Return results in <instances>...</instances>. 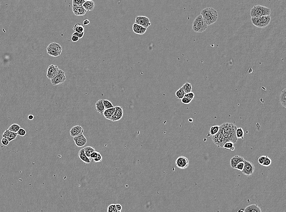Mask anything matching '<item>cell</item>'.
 <instances>
[{
  "mask_svg": "<svg viewBox=\"0 0 286 212\" xmlns=\"http://www.w3.org/2000/svg\"><path fill=\"white\" fill-rule=\"evenodd\" d=\"M237 127L234 124L224 123L220 126V130L226 139L227 142L236 143L238 139L236 137V131Z\"/></svg>",
  "mask_w": 286,
  "mask_h": 212,
  "instance_id": "cell-1",
  "label": "cell"
},
{
  "mask_svg": "<svg viewBox=\"0 0 286 212\" xmlns=\"http://www.w3.org/2000/svg\"><path fill=\"white\" fill-rule=\"evenodd\" d=\"M201 15L208 26L215 23L218 18V12L212 7H207L202 10Z\"/></svg>",
  "mask_w": 286,
  "mask_h": 212,
  "instance_id": "cell-2",
  "label": "cell"
},
{
  "mask_svg": "<svg viewBox=\"0 0 286 212\" xmlns=\"http://www.w3.org/2000/svg\"><path fill=\"white\" fill-rule=\"evenodd\" d=\"M271 12L270 8L260 5L254 6L250 10V15L252 17H259L269 16Z\"/></svg>",
  "mask_w": 286,
  "mask_h": 212,
  "instance_id": "cell-3",
  "label": "cell"
},
{
  "mask_svg": "<svg viewBox=\"0 0 286 212\" xmlns=\"http://www.w3.org/2000/svg\"><path fill=\"white\" fill-rule=\"evenodd\" d=\"M208 26L201 14L198 15L193 22V29L197 33H202L205 31Z\"/></svg>",
  "mask_w": 286,
  "mask_h": 212,
  "instance_id": "cell-4",
  "label": "cell"
},
{
  "mask_svg": "<svg viewBox=\"0 0 286 212\" xmlns=\"http://www.w3.org/2000/svg\"><path fill=\"white\" fill-rule=\"evenodd\" d=\"M46 51L47 53L50 56L58 57L62 52V48L59 44L53 42L49 44L46 48Z\"/></svg>",
  "mask_w": 286,
  "mask_h": 212,
  "instance_id": "cell-5",
  "label": "cell"
},
{
  "mask_svg": "<svg viewBox=\"0 0 286 212\" xmlns=\"http://www.w3.org/2000/svg\"><path fill=\"white\" fill-rule=\"evenodd\" d=\"M212 139L214 145L219 148L223 147L224 144L227 142L226 139L220 130L216 135L212 136Z\"/></svg>",
  "mask_w": 286,
  "mask_h": 212,
  "instance_id": "cell-6",
  "label": "cell"
},
{
  "mask_svg": "<svg viewBox=\"0 0 286 212\" xmlns=\"http://www.w3.org/2000/svg\"><path fill=\"white\" fill-rule=\"evenodd\" d=\"M66 79L64 71L59 69L58 75L51 80V83L53 85H59L64 83Z\"/></svg>",
  "mask_w": 286,
  "mask_h": 212,
  "instance_id": "cell-7",
  "label": "cell"
},
{
  "mask_svg": "<svg viewBox=\"0 0 286 212\" xmlns=\"http://www.w3.org/2000/svg\"><path fill=\"white\" fill-rule=\"evenodd\" d=\"M189 164V159L184 156H180L175 161V165L180 169H185L188 168Z\"/></svg>",
  "mask_w": 286,
  "mask_h": 212,
  "instance_id": "cell-8",
  "label": "cell"
},
{
  "mask_svg": "<svg viewBox=\"0 0 286 212\" xmlns=\"http://www.w3.org/2000/svg\"><path fill=\"white\" fill-rule=\"evenodd\" d=\"M255 170L254 165L250 161L245 160L244 166L241 172L244 175L250 176L252 175Z\"/></svg>",
  "mask_w": 286,
  "mask_h": 212,
  "instance_id": "cell-9",
  "label": "cell"
},
{
  "mask_svg": "<svg viewBox=\"0 0 286 212\" xmlns=\"http://www.w3.org/2000/svg\"><path fill=\"white\" fill-rule=\"evenodd\" d=\"M135 23L147 29L151 24L149 18L145 16H136Z\"/></svg>",
  "mask_w": 286,
  "mask_h": 212,
  "instance_id": "cell-10",
  "label": "cell"
},
{
  "mask_svg": "<svg viewBox=\"0 0 286 212\" xmlns=\"http://www.w3.org/2000/svg\"><path fill=\"white\" fill-rule=\"evenodd\" d=\"M59 70V69L57 65H50L47 69L46 76L49 79L51 80L58 75Z\"/></svg>",
  "mask_w": 286,
  "mask_h": 212,
  "instance_id": "cell-11",
  "label": "cell"
},
{
  "mask_svg": "<svg viewBox=\"0 0 286 212\" xmlns=\"http://www.w3.org/2000/svg\"><path fill=\"white\" fill-rule=\"evenodd\" d=\"M115 108L116 109H115V112L110 119V120L112 121L113 122L119 120L122 118L123 115V109L122 107L116 106L115 107Z\"/></svg>",
  "mask_w": 286,
  "mask_h": 212,
  "instance_id": "cell-12",
  "label": "cell"
},
{
  "mask_svg": "<svg viewBox=\"0 0 286 212\" xmlns=\"http://www.w3.org/2000/svg\"><path fill=\"white\" fill-rule=\"evenodd\" d=\"M83 129L80 125L74 126L70 130V133L71 136L74 138L83 134Z\"/></svg>",
  "mask_w": 286,
  "mask_h": 212,
  "instance_id": "cell-13",
  "label": "cell"
},
{
  "mask_svg": "<svg viewBox=\"0 0 286 212\" xmlns=\"http://www.w3.org/2000/svg\"><path fill=\"white\" fill-rule=\"evenodd\" d=\"M73 140L76 145L79 147L84 146L87 142V139L83 134L73 138Z\"/></svg>",
  "mask_w": 286,
  "mask_h": 212,
  "instance_id": "cell-14",
  "label": "cell"
},
{
  "mask_svg": "<svg viewBox=\"0 0 286 212\" xmlns=\"http://www.w3.org/2000/svg\"><path fill=\"white\" fill-rule=\"evenodd\" d=\"M72 10L74 15L76 16H81L85 14L87 11L82 6L73 5Z\"/></svg>",
  "mask_w": 286,
  "mask_h": 212,
  "instance_id": "cell-15",
  "label": "cell"
},
{
  "mask_svg": "<svg viewBox=\"0 0 286 212\" xmlns=\"http://www.w3.org/2000/svg\"><path fill=\"white\" fill-rule=\"evenodd\" d=\"M251 21L253 25L259 28H265V24L262 17H252Z\"/></svg>",
  "mask_w": 286,
  "mask_h": 212,
  "instance_id": "cell-16",
  "label": "cell"
},
{
  "mask_svg": "<svg viewBox=\"0 0 286 212\" xmlns=\"http://www.w3.org/2000/svg\"><path fill=\"white\" fill-rule=\"evenodd\" d=\"M17 133H14L10 132L9 130H6L5 132L3 133L2 135L3 138L6 139L9 141V142H10L12 140H14L17 137Z\"/></svg>",
  "mask_w": 286,
  "mask_h": 212,
  "instance_id": "cell-17",
  "label": "cell"
},
{
  "mask_svg": "<svg viewBox=\"0 0 286 212\" xmlns=\"http://www.w3.org/2000/svg\"><path fill=\"white\" fill-rule=\"evenodd\" d=\"M245 160L241 156L235 155L232 157L230 160V164L232 168L235 169L236 165L241 161H244Z\"/></svg>",
  "mask_w": 286,
  "mask_h": 212,
  "instance_id": "cell-18",
  "label": "cell"
},
{
  "mask_svg": "<svg viewBox=\"0 0 286 212\" xmlns=\"http://www.w3.org/2000/svg\"><path fill=\"white\" fill-rule=\"evenodd\" d=\"M147 29L144 28L140 25L134 23L132 25V30L135 34L139 35H142L145 34Z\"/></svg>",
  "mask_w": 286,
  "mask_h": 212,
  "instance_id": "cell-19",
  "label": "cell"
},
{
  "mask_svg": "<svg viewBox=\"0 0 286 212\" xmlns=\"http://www.w3.org/2000/svg\"><path fill=\"white\" fill-rule=\"evenodd\" d=\"M95 3L93 1H85L82 6L86 11H92L94 8Z\"/></svg>",
  "mask_w": 286,
  "mask_h": 212,
  "instance_id": "cell-20",
  "label": "cell"
},
{
  "mask_svg": "<svg viewBox=\"0 0 286 212\" xmlns=\"http://www.w3.org/2000/svg\"><path fill=\"white\" fill-rule=\"evenodd\" d=\"M96 111H97L100 114L103 115V112L105 110L104 106L103 104V100H98L95 104Z\"/></svg>",
  "mask_w": 286,
  "mask_h": 212,
  "instance_id": "cell-21",
  "label": "cell"
},
{
  "mask_svg": "<svg viewBox=\"0 0 286 212\" xmlns=\"http://www.w3.org/2000/svg\"><path fill=\"white\" fill-rule=\"evenodd\" d=\"M246 212H261L259 207L256 204H252L248 205L244 209Z\"/></svg>",
  "mask_w": 286,
  "mask_h": 212,
  "instance_id": "cell-22",
  "label": "cell"
},
{
  "mask_svg": "<svg viewBox=\"0 0 286 212\" xmlns=\"http://www.w3.org/2000/svg\"><path fill=\"white\" fill-rule=\"evenodd\" d=\"M78 156L80 159L84 162L85 163L90 164L91 163L89 159L87 157L85 154L84 148H82L80 149L78 153Z\"/></svg>",
  "mask_w": 286,
  "mask_h": 212,
  "instance_id": "cell-23",
  "label": "cell"
},
{
  "mask_svg": "<svg viewBox=\"0 0 286 212\" xmlns=\"http://www.w3.org/2000/svg\"><path fill=\"white\" fill-rule=\"evenodd\" d=\"M115 109H116L115 107L109 109H105L104 110V112H103V115H104V116L106 119L110 120L111 117L113 116V114H114Z\"/></svg>",
  "mask_w": 286,
  "mask_h": 212,
  "instance_id": "cell-24",
  "label": "cell"
},
{
  "mask_svg": "<svg viewBox=\"0 0 286 212\" xmlns=\"http://www.w3.org/2000/svg\"><path fill=\"white\" fill-rule=\"evenodd\" d=\"M280 101L281 105L284 108H286V89L283 90L280 96Z\"/></svg>",
  "mask_w": 286,
  "mask_h": 212,
  "instance_id": "cell-25",
  "label": "cell"
},
{
  "mask_svg": "<svg viewBox=\"0 0 286 212\" xmlns=\"http://www.w3.org/2000/svg\"><path fill=\"white\" fill-rule=\"evenodd\" d=\"M73 30L74 32L78 33H81L84 32V27L81 23H78L75 24L73 28Z\"/></svg>",
  "mask_w": 286,
  "mask_h": 212,
  "instance_id": "cell-26",
  "label": "cell"
},
{
  "mask_svg": "<svg viewBox=\"0 0 286 212\" xmlns=\"http://www.w3.org/2000/svg\"><path fill=\"white\" fill-rule=\"evenodd\" d=\"M84 151L85 154L87 157L89 159L90 158V155L92 152L95 151L94 148L91 146H87L84 148Z\"/></svg>",
  "mask_w": 286,
  "mask_h": 212,
  "instance_id": "cell-27",
  "label": "cell"
},
{
  "mask_svg": "<svg viewBox=\"0 0 286 212\" xmlns=\"http://www.w3.org/2000/svg\"><path fill=\"white\" fill-rule=\"evenodd\" d=\"M181 88L183 90L185 94L191 92L192 90V86L191 84L187 82L182 86Z\"/></svg>",
  "mask_w": 286,
  "mask_h": 212,
  "instance_id": "cell-28",
  "label": "cell"
},
{
  "mask_svg": "<svg viewBox=\"0 0 286 212\" xmlns=\"http://www.w3.org/2000/svg\"><path fill=\"white\" fill-rule=\"evenodd\" d=\"M244 130L241 127L237 128L236 131V135L237 139H244Z\"/></svg>",
  "mask_w": 286,
  "mask_h": 212,
  "instance_id": "cell-29",
  "label": "cell"
},
{
  "mask_svg": "<svg viewBox=\"0 0 286 212\" xmlns=\"http://www.w3.org/2000/svg\"><path fill=\"white\" fill-rule=\"evenodd\" d=\"M219 130H220V126L215 125V126H212L211 127L209 130V133L211 136H214L217 133H218Z\"/></svg>",
  "mask_w": 286,
  "mask_h": 212,
  "instance_id": "cell-30",
  "label": "cell"
},
{
  "mask_svg": "<svg viewBox=\"0 0 286 212\" xmlns=\"http://www.w3.org/2000/svg\"><path fill=\"white\" fill-rule=\"evenodd\" d=\"M20 128V127L18 124H13L10 126L8 128V130H10L12 132L14 133H17L19 129Z\"/></svg>",
  "mask_w": 286,
  "mask_h": 212,
  "instance_id": "cell-31",
  "label": "cell"
},
{
  "mask_svg": "<svg viewBox=\"0 0 286 212\" xmlns=\"http://www.w3.org/2000/svg\"><path fill=\"white\" fill-rule=\"evenodd\" d=\"M176 97L179 99H182L185 95V93L181 87L175 93Z\"/></svg>",
  "mask_w": 286,
  "mask_h": 212,
  "instance_id": "cell-32",
  "label": "cell"
},
{
  "mask_svg": "<svg viewBox=\"0 0 286 212\" xmlns=\"http://www.w3.org/2000/svg\"><path fill=\"white\" fill-rule=\"evenodd\" d=\"M223 148L227 150H230L231 151H233L235 150V148L234 146V143L231 142H227L223 145Z\"/></svg>",
  "mask_w": 286,
  "mask_h": 212,
  "instance_id": "cell-33",
  "label": "cell"
},
{
  "mask_svg": "<svg viewBox=\"0 0 286 212\" xmlns=\"http://www.w3.org/2000/svg\"><path fill=\"white\" fill-rule=\"evenodd\" d=\"M103 104L105 109H109L111 108H113L114 107L112 103L110 101L107 100H103Z\"/></svg>",
  "mask_w": 286,
  "mask_h": 212,
  "instance_id": "cell-34",
  "label": "cell"
},
{
  "mask_svg": "<svg viewBox=\"0 0 286 212\" xmlns=\"http://www.w3.org/2000/svg\"><path fill=\"white\" fill-rule=\"evenodd\" d=\"M271 160L268 156H266V158L263 164V166L265 167H268L271 165Z\"/></svg>",
  "mask_w": 286,
  "mask_h": 212,
  "instance_id": "cell-35",
  "label": "cell"
},
{
  "mask_svg": "<svg viewBox=\"0 0 286 212\" xmlns=\"http://www.w3.org/2000/svg\"><path fill=\"white\" fill-rule=\"evenodd\" d=\"M85 1L84 0H73L72 1L73 5L82 6L83 4L85 2Z\"/></svg>",
  "mask_w": 286,
  "mask_h": 212,
  "instance_id": "cell-36",
  "label": "cell"
},
{
  "mask_svg": "<svg viewBox=\"0 0 286 212\" xmlns=\"http://www.w3.org/2000/svg\"><path fill=\"white\" fill-rule=\"evenodd\" d=\"M244 161L240 162L236 165L235 169H237L239 171H241L244 169Z\"/></svg>",
  "mask_w": 286,
  "mask_h": 212,
  "instance_id": "cell-37",
  "label": "cell"
},
{
  "mask_svg": "<svg viewBox=\"0 0 286 212\" xmlns=\"http://www.w3.org/2000/svg\"><path fill=\"white\" fill-rule=\"evenodd\" d=\"M98 154L99 152L95 151L94 152H92V154L90 155V158H89V160L90 161H93V160L95 158H96L98 156Z\"/></svg>",
  "mask_w": 286,
  "mask_h": 212,
  "instance_id": "cell-38",
  "label": "cell"
},
{
  "mask_svg": "<svg viewBox=\"0 0 286 212\" xmlns=\"http://www.w3.org/2000/svg\"><path fill=\"white\" fill-rule=\"evenodd\" d=\"M192 100H190V99L188 98L187 97H184L181 99V102L183 104H185V105H189V104H190L192 102Z\"/></svg>",
  "mask_w": 286,
  "mask_h": 212,
  "instance_id": "cell-39",
  "label": "cell"
},
{
  "mask_svg": "<svg viewBox=\"0 0 286 212\" xmlns=\"http://www.w3.org/2000/svg\"><path fill=\"white\" fill-rule=\"evenodd\" d=\"M26 133H27V132H26L25 130L21 128L19 129L17 133V135H19L20 136H22V137L25 136Z\"/></svg>",
  "mask_w": 286,
  "mask_h": 212,
  "instance_id": "cell-40",
  "label": "cell"
},
{
  "mask_svg": "<svg viewBox=\"0 0 286 212\" xmlns=\"http://www.w3.org/2000/svg\"><path fill=\"white\" fill-rule=\"evenodd\" d=\"M266 157V156H265V155H262V156H260V157L258 158V163H259V164L260 165H263Z\"/></svg>",
  "mask_w": 286,
  "mask_h": 212,
  "instance_id": "cell-41",
  "label": "cell"
},
{
  "mask_svg": "<svg viewBox=\"0 0 286 212\" xmlns=\"http://www.w3.org/2000/svg\"><path fill=\"white\" fill-rule=\"evenodd\" d=\"M116 210V205L114 204H111L109 205L107 209V212H111L115 211Z\"/></svg>",
  "mask_w": 286,
  "mask_h": 212,
  "instance_id": "cell-42",
  "label": "cell"
},
{
  "mask_svg": "<svg viewBox=\"0 0 286 212\" xmlns=\"http://www.w3.org/2000/svg\"><path fill=\"white\" fill-rule=\"evenodd\" d=\"M103 160V157H102V155H101L100 153L98 154V156L96 158H95L93 160V161L95 162V163H99V162H101Z\"/></svg>",
  "mask_w": 286,
  "mask_h": 212,
  "instance_id": "cell-43",
  "label": "cell"
},
{
  "mask_svg": "<svg viewBox=\"0 0 286 212\" xmlns=\"http://www.w3.org/2000/svg\"><path fill=\"white\" fill-rule=\"evenodd\" d=\"M194 94L193 93L191 92L189 93H187L185 94L184 96L185 97H187L188 98L190 99L191 100H193V98L194 97Z\"/></svg>",
  "mask_w": 286,
  "mask_h": 212,
  "instance_id": "cell-44",
  "label": "cell"
},
{
  "mask_svg": "<svg viewBox=\"0 0 286 212\" xmlns=\"http://www.w3.org/2000/svg\"><path fill=\"white\" fill-rule=\"evenodd\" d=\"M1 142L2 145H3L5 146H7L9 143V141L6 139L4 138H2Z\"/></svg>",
  "mask_w": 286,
  "mask_h": 212,
  "instance_id": "cell-45",
  "label": "cell"
},
{
  "mask_svg": "<svg viewBox=\"0 0 286 212\" xmlns=\"http://www.w3.org/2000/svg\"><path fill=\"white\" fill-rule=\"evenodd\" d=\"M84 34V32L81 33H78L74 32V33L72 34V35H74V36H77V37H79V38L80 39V38H82L83 37Z\"/></svg>",
  "mask_w": 286,
  "mask_h": 212,
  "instance_id": "cell-46",
  "label": "cell"
},
{
  "mask_svg": "<svg viewBox=\"0 0 286 212\" xmlns=\"http://www.w3.org/2000/svg\"><path fill=\"white\" fill-rule=\"evenodd\" d=\"M79 37H77L76 36H74V35H72L71 37V40L72 42H76L78 41L79 40Z\"/></svg>",
  "mask_w": 286,
  "mask_h": 212,
  "instance_id": "cell-47",
  "label": "cell"
},
{
  "mask_svg": "<svg viewBox=\"0 0 286 212\" xmlns=\"http://www.w3.org/2000/svg\"><path fill=\"white\" fill-rule=\"evenodd\" d=\"M89 23H90V21H89L88 20L85 19L83 21V26H84H84H86V25H87L89 24Z\"/></svg>",
  "mask_w": 286,
  "mask_h": 212,
  "instance_id": "cell-48",
  "label": "cell"
},
{
  "mask_svg": "<svg viewBox=\"0 0 286 212\" xmlns=\"http://www.w3.org/2000/svg\"><path fill=\"white\" fill-rule=\"evenodd\" d=\"M116 209L117 210H120V211H121V210H122V206H121V205H120V204H116Z\"/></svg>",
  "mask_w": 286,
  "mask_h": 212,
  "instance_id": "cell-49",
  "label": "cell"
},
{
  "mask_svg": "<svg viewBox=\"0 0 286 212\" xmlns=\"http://www.w3.org/2000/svg\"><path fill=\"white\" fill-rule=\"evenodd\" d=\"M34 118V115L32 114H30L28 116V119L29 120H33Z\"/></svg>",
  "mask_w": 286,
  "mask_h": 212,
  "instance_id": "cell-50",
  "label": "cell"
},
{
  "mask_svg": "<svg viewBox=\"0 0 286 212\" xmlns=\"http://www.w3.org/2000/svg\"><path fill=\"white\" fill-rule=\"evenodd\" d=\"M237 212H245V211L243 209H239V210H238Z\"/></svg>",
  "mask_w": 286,
  "mask_h": 212,
  "instance_id": "cell-51",
  "label": "cell"
},
{
  "mask_svg": "<svg viewBox=\"0 0 286 212\" xmlns=\"http://www.w3.org/2000/svg\"><path fill=\"white\" fill-rule=\"evenodd\" d=\"M252 71H253V70H252V69H251V68L250 69H249V71H248V73H252Z\"/></svg>",
  "mask_w": 286,
  "mask_h": 212,
  "instance_id": "cell-52",
  "label": "cell"
}]
</instances>
